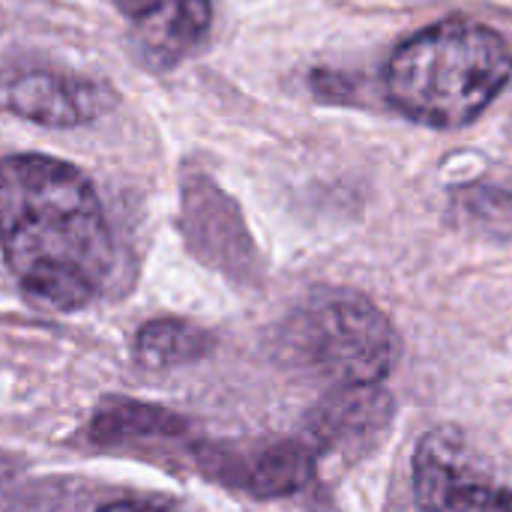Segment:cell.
<instances>
[{
  "mask_svg": "<svg viewBox=\"0 0 512 512\" xmlns=\"http://www.w3.org/2000/svg\"><path fill=\"white\" fill-rule=\"evenodd\" d=\"M468 210H471V216H474V219H480V222H486V225H492V228H504V231H512V198L510 195H507V198L501 201V207H498V204H489V189H483V195L471 198Z\"/></svg>",
  "mask_w": 512,
  "mask_h": 512,
  "instance_id": "obj_12",
  "label": "cell"
},
{
  "mask_svg": "<svg viewBox=\"0 0 512 512\" xmlns=\"http://www.w3.org/2000/svg\"><path fill=\"white\" fill-rule=\"evenodd\" d=\"M192 459L207 480L255 501H276L315 483L321 453L309 438H249L201 441Z\"/></svg>",
  "mask_w": 512,
  "mask_h": 512,
  "instance_id": "obj_4",
  "label": "cell"
},
{
  "mask_svg": "<svg viewBox=\"0 0 512 512\" xmlns=\"http://www.w3.org/2000/svg\"><path fill=\"white\" fill-rule=\"evenodd\" d=\"M510 75V45L495 30L444 21L396 48L387 63V93L420 123L465 126L495 102Z\"/></svg>",
  "mask_w": 512,
  "mask_h": 512,
  "instance_id": "obj_2",
  "label": "cell"
},
{
  "mask_svg": "<svg viewBox=\"0 0 512 512\" xmlns=\"http://www.w3.org/2000/svg\"><path fill=\"white\" fill-rule=\"evenodd\" d=\"M15 471H18V468H15V462H6V459H0V489H3V486H6V483L15 477Z\"/></svg>",
  "mask_w": 512,
  "mask_h": 512,
  "instance_id": "obj_13",
  "label": "cell"
},
{
  "mask_svg": "<svg viewBox=\"0 0 512 512\" xmlns=\"http://www.w3.org/2000/svg\"><path fill=\"white\" fill-rule=\"evenodd\" d=\"M93 512H195L186 501L171 498V495H129V498H114L105 501Z\"/></svg>",
  "mask_w": 512,
  "mask_h": 512,
  "instance_id": "obj_11",
  "label": "cell"
},
{
  "mask_svg": "<svg viewBox=\"0 0 512 512\" xmlns=\"http://www.w3.org/2000/svg\"><path fill=\"white\" fill-rule=\"evenodd\" d=\"M282 354L330 390L384 387L396 360L393 321L363 294L321 288L291 312L282 327Z\"/></svg>",
  "mask_w": 512,
  "mask_h": 512,
  "instance_id": "obj_3",
  "label": "cell"
},
{
  "mask_svg": "<svg viewBox=\"0 0 512 512\" xmlns=\"http://www.w3.org/2000/svg\"><path fill=\"white\" fill-rule=\"evenodd\" d=\"M411 489L423 512H512L501 483L453 426L429 429L411 456Z\"/></svg>",
  "mask_w": 512,
  "mask_h": 512,
  "instance_id": "obj_5",
  "label": "cell"
},
{
  "mask_svg": "<svg viewBox=\"0 0 512 512\" xmlns=\"http://www.w3.org/2000/svg\"><path fill=\"white\" fill-rule=\"evenodd\" d=\"M111 90L45 60H0V111L42 126H81L111 108Z\"/></svg>",
  "mask_w": 512,
  "mask_h": 512,
  "instance_id": "obj_6",
  "label": "cell"
},
{
  "mask_svg": "<svg viewBox=\"0 0 512 512\" xmlns=\"http://www.w3.org/2000/svg\"><path fill=\"white\" fill-rule=\"evenodd\" d=\"M0 249L24 294L54 312L84 309L114 264L105 210L87 177L36 153L0 162Z\"/></svg>",
  "mask_w": 512,
  "mask_h": 512,
  "instance_id": "obj_1",
  "label": "cell"
},
{
  "mask_svg": "<svg viewBox=\"0 0 512 512\" xmlns=\"http://www.w3.org/2000/svg\"><path fill=\"white\" fill-rule=\"evenodd\" d=\"M189 432V420L150 402H135L126 396H108L93 411L87 435L96 444L120 441H165Z\"/></svg>",
  "mask_w": 512,
  "mask_h": 512,
  "instance_id": "obj_9",
  "label": "cell"
},
{
  "mask_svg": "<svg viewBox=\"0 0 512 512\" xmlns=\"http://www.w3.org/2000/svg\"><path fill=\"white\" fill-rule=\"evenodd\" d=\"M393 396L384 387L330 390L309 414V441L318 453H366L393 423Z\"/></svg>",
  "mask_w": 512,
  "mask_h": 512,
  "instance_id": "obj_7",
  "label": "cell"
},
{
  "mask_svg": "<svg viewBox=\"0 0 512 512\" xmlns=\"http://www.w3.org/2000/svg\"><path fill=\"white\" fill-rule=\"evenodd\" d=\"M147 51L174 63L207 33L213 0H117Z\"/></svg>",
  "mask_w": 512,
  "mask_h": 512,
  "instance_id": "obj_8",
  "label": "cell"
},
{
  "mask_svg": "<svg viewBox=\"0 0 512 512\" xmlns=\"http://www.w3.org/2000/svg\"><path fill=\"white\" fill-rule=\"evenodd\" d=\"M213 336L189 321L177 318H159L138 330L135 336V354L150 369H171L183 363H195L204 354H210Z\"/></svg>",
  "mask_w": 512,
  "mask_h": 512,
  "instance_id": "obj_10",
  "label": "cell"
}]
</instances>
